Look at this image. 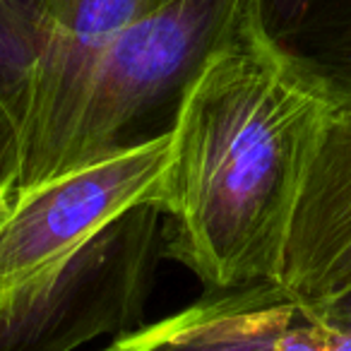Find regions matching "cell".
<instances>
[{
  "mask_svg": "<svg viewBox=\"0 0 351 351\" xmlns=\"http://www.w3.org/2000/svg\"><path fill=\"white\" fill-rule=\"evenodd\" d=\"M335 87L265 32L258 8L210 56L173 125L164 255L207 291L279 284Z\"/></svg>",
  "mask_w": 351,
  "mask_h": 351,
  "instance_id": "cell-1",
  "label": "cell"
},
{
  "mask_svg": "<svg viewBox=\"0 0 351 351\" xmlns=\"http://www.w3.org/2000/svg\"><path fill=\"white\" fill-rule=\"evenodd\" d=\"M253 8L255 0H169L125 27L94 65L60 173L173 132L191 84Z\"/></svg>",
  "mask_w": 351,
  "mask_h": 351,
  "instance_id": "cell-2",
  "label": "cell"
},
{
  "mask_svg": "<svg viewBox=\"0 0 351 351\" xmlns=\"http://www.w3.org/2000/svg\"><path fill=\"white\" fill-rule=\"evenodd\" d=\"M173 132L0 193V313L51 284L97 236L171 193Z\"/></svg>",
  "mask_w": 351,
  "mask_h": 351,
  "instance_id": "cell-3",
  "label": "cell"
},
{
  "mask_svg": "<svg viewBox=\"0 0 351 351\" xmlns=\"http://www.w3.org/2000/svg\"><path fill=\"white\" fill-rule=\"evenodd\" d=\"M166 212L140 205L58 277L0 313V351H77L142 325L164 258Z\"/></svg>",
  "mask_w": 351,
  "mask_h": 351,
  "instance_id": "cell-4",
  "label": "cell"
},
{
  "mask_svg": "<svg viewBox=\"0 0 351 351\" xmlns=\"http://www.w3.org/2000/svg\"><path fill=\"white\" fill-rule=\"evenodd\" d=\"M169 0H36L34 49L20 106L22 156L10 188H29L65 166L89 77L125 27Z\"/></svg>",
  "mask_w": 351,
  "mask_h": 351,
  "instance_id": "cell-5",
  "label": "cell"
},
{
  "mask_svg": "<svg viewBox=\"0 0 351 351\" xmlns=\"http://www.w3.org/2000/svg\"><path fill=\"white\" fill-rule=\"evenodd\" d=\"M279 284L311 308L330 306L351 289V84L335 89L293 212Z\"/></svg>",
  "mask_w": 351,
  "mask_h": 351,
  "instance_id": "cell-6",
  "label": "cell"
},
{
  "mask_svg": "<svg viewBox=\"0 0 351 351\" xmlns=\"http://www.w3.org/2000/svg\"><path fill=\"white\" fill-rule=\"evenodd\" d=\"M327 320L282 284L207 291L164 320L116 337L101 351H322Z\"/></svg>",
  "mask_w": 351,
  "mask_h": 351,
  "instance_id": "cell-7",
  "label": "cell"
},
{
  "mask_svg": "<svg viewBox=\"0 0 351 351\" xmlns=\"http://www.w3.org/2000/svg\"><path fill=\"white\" fill-rule=\"evenodd\" d=\"M265 32L325 75L351 84V0H255Z\"/></svg>",
  "mask_w": 351,
  "mask_h": 351,
  "instance_id": "cell-8",
  "label": "cell"
},
{
  "mask_svg": "<svg viewBox=\"0 0 351 351\" xmlns=\"http://www.w3.org/2000/svg\"><path fill=\"white\" fill-rule=\"evenodd\" d=\"M22 128L10 99L0 92V193L10 188L20 171Z\"/></svg>",
  "mask_w": 351,
  "mask_h": 351,
  "instance_id": "cell-9",
  "label": "cell"
},
{
  "mask_svg": "<svg viewBox=\"0 0 351 351\" xmlns=\"http://www.w3.org/2000/svg\"><path fill=\"white\" fill-rule=\"evenodd\" d=\"M320 311H325L327 315L332 317V320H339V322H346V325H351V289L341 293L337 301H332L330 306L320 308Z\"/></svg>",
  "mask_w": 351,
  "mask_h": 351,
  "instance_id": "cell-10",
  "label": "cell"
}]
</instances>
